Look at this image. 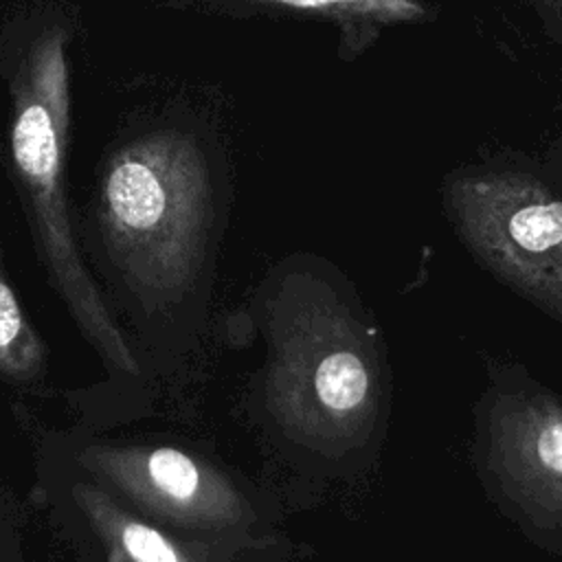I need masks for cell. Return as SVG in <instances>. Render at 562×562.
I'll use <instances>...</instances> for the list:
<instances>
[{
  "label": "cell",
  "instance_id": "cell-5",
  "mask_svg": "<svg viewBox=\"0 0 562 562\" xmlns=\"http://www.w3.org/2000/svg\"><path fill=\"white\" fill-rule=\"evenodd\" d=\"M501 430H505L503 459L516 461V465L501 461L503 476L518 481L505 494H518L522 514L551 512L558 522L562 518V408L549 397H525L518 408L512 406Z\"/></svg>",
  "mask_w": 562,
  "mask_h": 562
},
{
  "label": "cell",
  "instance_id": "cell-3",
  "mask_svg": "<svg viewBox=\"0 0 562 562\" xmlns=\"http://www.w3.org/2000/svg\"><path fill=\"white\" fill-rule=\"evenodd\" d=\"M457 222L496 270L549 296L562 310V198L522 173L457 178L450 187Z\"/></svg>",
  "mask_w": 562,
  "mask_h": 562
},
{
  "label": "cell",
  "instance_id": "cell-8",
  "mask_svg": "<svg viewBox=\"0 0 562 562\" xmlns=\"http://www.w3.org/2000/svg\"><path fill=\"white\" fill-rule=\"evenodd\" d=\"M44 367V342L26 318L0 259V378L35 382Z\"/></svg>",
  "mask_w": 562,
  "mask_h": 562
},
{
  "label": "cell",
  "instance_id": "cell-4",
  "mask_svg": "<svg viewBox=\"0 0 562 562\" xmlns=\"http://www.w3.org/2000/svg\"><path fill=\"white\" fill-rule=\"evenodd\" d=\"M77 459L83 470L171 525L220 531L250 520L233 483L180 448L90 443Z\"/></svg>",
  "mask_w": 562,
  "mask_h": 562
},
{
  "label": "cell",
  "instance_id": "cell-10",
  "mask_svg": "<svg viewBox=\"0 0 562 562\" xmlns=\"http://www.w3.org/2000/svg\"><path fill=\"white\" fill-rule=\"evenodd\" d=\"M551 4L558 9V13L562 15V0H551Z\"/></svg>",
  "mask_w": 562,
  "mask_h": 562
},
{
  "label": "cell",
  "instance_id": "cell-7",
  "mask_svg": "<svg viewBox=\"0 0 562 562\" xmlns=\"http://www.w3.org/2000/svg\"><path fill=\"white\" fill-rule=\"evenodd\" d=\"M213 4L237 7H274L299 13L321 15L338 22L347 31L360 29L375 33L380 26L417 22L428 15V9L419 0H206Z\"/></svg>",
  "mask_w": 562,
  "mask_h": 562
},
{
  "label": "cell",
  "instance_id": "cell-1",
  "mask_svg": "<svg viewBox=\"0 0 562 562\" xmlns=\"http://www.w3.org/2000/svg\"><path fill=\"white\" fill-rule=\"evenodd\" d=\"M70 24L61 15L18 26L7 57L9 162L37 255L83 338L119 373L140 367L75 241L66 165L70 151Z\"/></svg>",
  "mask_w": 562,
  "mask_h": 562
},
{
  "label": "cell",
  "instance_id": "cell-6",
  "mask_svg": "<svg viewBox=\"0 0 562 562\" xmlns=\"http://www.w3.org/2000/svg\"><path fill=\"white\" fill-rule=\"evenodd\" d=\"M72 498L112 562H195L158 527L125 512L112 496L92 483H77Z\"/></svg>",
  "mask_w": 562,
  "mask_h": 562
},
{
  "label": "cell",
  "instance_id": "cell-9",
  "mask_svg": "<svg viewBox=\"0 0 562 562\" xmlns=\"http://www.w3.org/2000/svg\"><path fill=\"white\" fill-rule=\"evenodd\" d=\"M371 375L356 351L336 349L314 371V393L323 408L334 415H351L369 397Z\"/></svg>",
  "mask_w": 562,
  "mask_h": 562
},
{
  "label": "cell",
  "instance_id": "cell-2",
  "mask_svg": "<svg viewBox=\"0 0 562 562\" xmlns=\"http://www.w3.org/2000/svg\"><path fill=\"white\" fill-rule=\"evenodd\" d=\"M211 220V169L200 138L147 125L103 158L97 224L110 261L145 301L173 299L191 281Z\"/></svg>",
  "mask_w": 562,
  "mask_h": 562
}]
</instances>
